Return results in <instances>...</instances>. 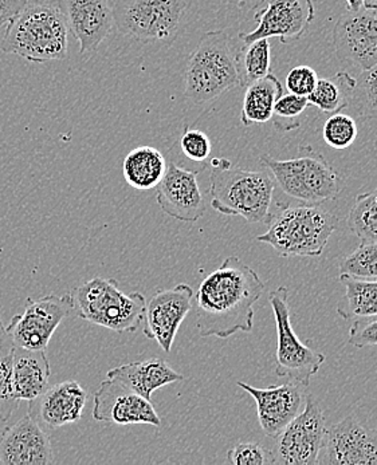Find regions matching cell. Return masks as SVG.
I'll return each instance as SVG.
<instances>
[{
    "label": "cell",
    "instance_id": "cell-3",
    "mask_svg": "<svg viewBox=\"0 0 377 465\" xmlns=\"http://www.w3.org/2000/svg\"><path fill=\"white\" fill-rule=\"evenodd\" d=\"M211 207L226 216H242L249 223H267L275 182L262 171L233 166L227 159L211 160Z\"/></svg>",
    "mask_w": 377,
    "mask_h": 465
},
{
    "label": "cell",
    "instance_id": "cell-18",
    "mask_svg": "<svg viewBox=\"0 0 377 465\" xmlns=\"http://www.w3.org/2000/svg\"><path fill=\"white\" fill-rule=\"evenodd\" d=\"M93 419L116 425H162V419L149 400L111 379L101 382L94 393Z\"/></svg>",
    "mask_w": 377,
    "mask_h": 465
},
{
    "label": "cell",
    "instance_id": "cell-40",
    "mask_svg": "<svg viewBox=\"0 0 377 465\" xmlns=\"http://www.w3.org/2000/svg\"><path fill=\"white\" fill-rule=\"evenodd\" d=\"M14 342L11 340L10 334L3 323L2 317H0V358L8 356L13 351Z\"/></svg>",
    "mask_w": 377,
    "mask_h": 465
},
{
    "label": "cell",
    "instance_id": "cell-9",
    "mask_svg": "<svg viewBox=\"0 0 377 465\" xmlns=\"http://www.w3.org/2000/svg\"><path fill=\"white\" fill-rule=\"evenodd\" d=\"M269 302L277 325V353H275V374L281 379L295 380L309 383L317 374L325 356L301 342L295 334L291 320V302L288 287L280 286L270 292Z\"/></svg>",
    "mask_w": 377,
    "mask_h": 465
},
{
    "label": "cell",
    "instance_id": "cell-29",
    "mask_svg": "<svg viewBox=\"0 0 377 465\" xmlns=\"http://www.w3.org/2000/svg\"><path fill=\"white\" fill-rule=\"evenodd\" d=\"M272 66L269 39H257L252 44L244 45L238 52L239 78L241 86L247 87L250 84L266 77Z\"/></svg>",
    "mask_w": 377,
    "mask_h": 465
},
{
    "label": "cell",
    "instance_id": "cell-34",
    "mask_svg": "<svg viewBox=\"0 0 377 465\" xmlns=\"http://www.w3.org/2000/svg\"><path fill=\"white\" fill-rule=\"evenodd\" d=\"M18 397L14 393L13 386V351L0 358V421H10L14 411L18 410Z\"/></svg>",
    "mask_w": 377,
    "mask_h": 465
},
{
    "label": "cell",
    "instance_id": "cell-2",
    "mask_svg": "<svg viewBox=\"0 0 377 465\" xmlns=\"http://www.w3.org/2000/svg\"><path fill=\"white\" fill-rule=\"evenodd\" d=\"M69 26L57 7L27 5L7 24L0 50L29 62L64 61L69 47Z\"/></svg>",
    "mask_w": 377,
    "mask_h": 465
},
{
    "label": "cell",
    "instance_id": "cell-6",
    "mask_svg": "<svg viewBox=\"0 0 377 465\" xmlns=\"http://www.w3.org/2000/svg\"><path fill=\"white\" fill-rule=\"evenodd\" d=\"M261 164L269 169L275 184L293 200L303 204H322L336 199L344 188V180L312 146L303 145L298 156L277 160L262 154Z\"/></svg>",
    "mask_w": 377,
    "mask_h": 465
},
{
    "label": "cell",
    "instance_id": "cell-10",
    "mask_svg": "<svg viewBox=\"0 0 377 465\" xmlns=\"http://www.w3.org/2000/svg\"><path fill=\"white\" fill-rule=\"evenodd\" d=\"M72 314H74L72 292H66L62 297L46 295L36 301L27 298L25 312L14 315L5 329L14 346L30 351H46L62 321Z\"/></svg>",
    "mask_w": 377,
    "mask_h": 465
},
{
    "label": "cell",
    "instance_id": "cell-28",
    "mask_svg": "<svg viewBox=\"0 0 377 465\" xmlns=\"http://www.w3.org/2000/svg\"><path fill=\"white\" fill-rule=\"evenodd\" d=\"M348 227L360 241L377 243V188L357 194L349 211Z\"/></svg>",
    "mask_w": 377,
    "mask_h": 465
},
{
    "label": "cell",
    "instance_id": "cell-22",
    "mask_svg": "<svg viewBox=\"0 0 377 465\" xmlns=\"http://www.w3.org/2000/svg\"><path fill=\"white\" fill-rule=\"evenodd\" d=\"M106 377L126 386L149 401L157 389L184 380V376L177 373L171 368L170 363L160 358H149L139 362L117 366L111 369Z\"/></svg>",
    "mask_w": 377,
    "mask_h": 465
},
{
    "label": "cell",
    "instance_id": "cell-35",
    "mask_svg": "<svg viewBox=\"0 0 377 465\" xmlns=\"http://www.w3.org/2000/svg\"><path fill=\"white\" fill-rule=\"evenodd\" d=\"M179 149L183 156L196 164H204L210 159L213 143L204 132L185 126L184 134L179 140Z\"/></svg>",
    "mask_w": 377,
    "mask_h": 465
},
{
    "label": "cell",
    "instance_id": "cell-31",
    "mask_svg": "<svg viewBox=\"0 0 377 465\" xmlns=\"http://www.w3.org/2000/svg\"><path fill=\"white\" fill-rule=\"evenodd\" d=\"M309 105L311 104H309L308 97L293 94L289 92L288 94H283L278 98L270 121L281 134L295 131L301 126V114L305 112Z\"/></svg>",
    "mask_w": 377,
    "mask_h": 465
},
{
    "label": "cell",
    "instance_id": "cell-23",
    "mask_svg": "<svg viewBox=\"0 0 377 465\" xmlns=\"http://www.w3.org/2000/svg\"><path fill=\"white\" fill-rule=\"evenodd\" d=\"M49 360L46 351H30V349H13V386L14 393L21 401H31L44 393L50 386Z\"/></svg>",
    "mask_w": 377,
    "mask_h": 465
},
{
    "label": "cell",
    "instance_id": "cell-25",
    "mask_svg": "<svg viewBox=\"0 0 377 465\" xmlns=\"http://www.w3.org/2000/svg\"><path fill=\"white\" fill-rule=\"evenodd\" d=\"M283 94V84L270 73L266 77L250 84L242 105V124L244 126H253L269 123L275 103Z\"/></svg>",
    "mask_w": 377,
    "mask_h": 465
},
{
    "label": "cell",
    "instance_id": "cell-37",
    "mask_svg": "<svg viewBox=\"0 0 377 465\" xmlns=\"http://www.w3.org/2000/svg\"><path fill=\"white\" fill-rule=\"evenodd\" d=\"M319 75L311 66H295L286 77V87L293 94L308 97L316 87Z\"/></svg>",
    "mask_w": 377,
    "mask_h": 465
},
{
    "label": "cell",
    "instance_id": "cell-39",
    "mask_svg": "<svg viewBox=\"0 0 377 465\" xmlns=\"http://www.w3.org/2000/svg\"><path fill=\"white\" fill-rule=\"evenodd\" d=\"M29 0H0V28L18 15Z\"/></svg>",
    "mask_w": 377,
    "mask_h": 465
},
{
    "label": "cell",
    "instance_id": "cell-27",
    "mask_svg": "<svg viewBox=\"0 0 377 465\" xmlns=\"http://www.w3.org/2000/svg\"><path fill=\"white\" fill-rule=\"evenodd\" d=\"M354 78L348 73H337L333 78H319L313 92L308 95L309 104L325 114H334L348 108L351 103Z\"/></svg>",
    "mask_w": 377,
    "mask_h": 465
},
{
    "label": "cell",
    "instance_id": "cell-33",
    "mask_svg": "<svg viewBox=\"0 0 377 465\" xmlns=\"http://www.w3.org/2000/svg\"><path fill=\"white\" fill-rule=\"evenodd\" d=\"M322 138L326 145L337 151L349 148L357 138L356 121L344 113H334L323 124Z\"/></svg>",
    "mask_w": 377,
    "mask_h": 465
},
{
    "label": "cell",
    "instance_id": "cell-36",
    "mask_svg": "<svg viewBox=\"0 0 377 465\" xmlns=\"http://www.w3.org/2000/svg\"><path fill=\"white\" fill-rule=\"evenodd\" d=\"M227 463L233 465H274L272 450L258 442H239L227 452Z\"/></svg>",
    "mask_w": 377,
    "mask_h": 465
},
{
    "label": "cell",
    "instance_id": "cell-24",
    "mask_svg": "<svg viewBox=\"0 0 377 465\" xmlns=\"http://www.w3.org/2000/svg\"><path fill=\"white\" fill-rule=\"evenodd\" d=\"M167 159L154 146H139L126 154L123 163L125 182L134 190H154L167 171Z\"/></svg>",
    "mask_w": 377,
    "mask_h": 465
},
{
    "label": "cell",
    "instance_id": "cell-8",
    "mask_svg": "<svg viewBox=\"0 0 377 465\" xmlns=\"http://www.w3.org/2000/svg\"><path fill=\"white\" fill-rule=\"evenodd\" d=\"M187 0H116L114 26L123 35L149 45H171L184 18Z\"/></svg>",
    "mask_w": 377,
    "mask_h": 465
},
{
    "label": "cell",
    "instance_id": "cell-42",
    "mask_svg": "<svg viewBox=\"0 0 377 465\" xmlns=\"http://www.w3.org/2000/svg\"><path fill=\"white\" fill-rule=\"evenodd\" d=\"M348 11H359L365 8V0H345Z\"/></svg>",
    "mask_w": 377,
    "mask_h": 465
},
{
    "label": "cell",
    "instance_id": "cell-1",
    "mask_svg": "<svg viewBox=\"0 0 377 465\" xmlns=\"http://www.w3.org/2000/svg\"><path fill=\"white\" fill-rule=\"evenodd\" d=\"M264 283L238 256L224 259L222 266L205 276L196 294V328L201 337L222 340L236 332H252L254 306L263 294Z\"/></svg>",
    "mask_w": 377,
    "mask_h": 465
},
{
    "label": "cell",
    "instance_id": "cell-4",
    "mask_svg": "<svg viewBox=\"0 0 377 465\" xmlns=\"http://www.w3.org/2000/svg\"><path fill=\"white\" fill-rule=\"evenodd\" d=\"M339 219L321 204L283 205L267 220V231L257 236L278 255L320 256L337 228Z\"/></svg>",
    "mask_w": 377,
    "mask_h": 465
},
{
    "label": "cell",
    "instance_id": "cell-16",
    "mask_svg": "<svg viewBox=\"0 0 377 465\" xmlns=\"http://www.w3.org/2000/svg\"><path fill=\"white\" fill-rule=\"evenodd\" d=\"M333 46L342 61L367 70L377 64V14L362 8L347 11L333 28Z\"/></svg>",
    "mask_w": 377,
    "mask_h": 465
},
{
    "label": "cell",
    "instance_id": "cell-17",
    "mask_svg": "<svg viewBox=\"0 0 377 465\" xmlns=\"http://www.w3.org/2000/svg\"><path fill=\"white\" fill-rule=\"evenodd\" d=\"M171 160L164 177L157 185V204L171 218L184 223H195L203 218L205 200L199 187L198 174Z\"/></svg>",
    "mask_w": 377,
    "mask_h": 465
},
{
    "label": "cell",
    "instance_id": "cell-14",
    "mask_svg": "<svg viewBox=\"0 0 377 465\" xmlns=\"http://www.w3.org/2000/svg\"><path fill=\"white\" fill-rule=\"evenodd\" d=\"M193 287L180 283L160 290L146 303L143 334L156 341L165 353L173 351L177 331L193 310Z\"/></svg>",
    "mask_w": 377,
    "mask_h": 465
},
{
    "label": "cell",
    "instance_id": "cell-15",
    "mask_svg": "<svg viewBox=\"0 0 377 465\" xmlns=\"http://www.w3.org/2000/svg\"><path fill=\"white\" fill-rule=\"evenodd\" d=\"M313 19L312 0H266V5L255 15L257 28L239 34V39L244 45L263 38H280L286 44L303 36Z\"/></svg>",
    "mask_w": 377,
    "mask_h": 465
},
{
    "label": "cell",
    "instance_id": "cell-11",
    "mask_svg": "<svg viewBox=\"0 0 377 465\" xmlns=\"http://www.w3.org/2000/svg\"><path fill=\"white\" fill-rule=\"evenodd\" d=\"M325 430L323 411L309 393L303 411L275 438L274 464L316 465Z\"/></svg>",
    "mask_w": 377,
    "mask_h": 465
},
{
    "label": "cell",
    "instance_id": "cell-12",
    "mask_svg": "<svg viewBox=\"0 0 377 465\" xmlns=\"http://www.w3.org/2000/svg\"><path fill=\"white\" fill-rule=\"evenodd\" d=\"M322 465H376L377 430L349 416L325 430L317 459Z\"/></svg>",
    "mask_w": 377,
    "mask_h": 465
},
{
    "label": "cell",
    "instance_id": "cell-41",
    "mask_svg": "<svg viewBox=\"0 0 377 465\" xmlns=\"http://www.w3.org/2000/svg\"><path fill=\"white\" fill-rule=\"evenodd\" d=\"M226 2L233 7L241 8V10L252 11L261 7L262 5L266 3V0H226Z\"/></svg>",
    "mask_w": 377,
    "mask_h": 465
},
{
    "label": "cell",
    "instance_id": "cell-7",
    "mask_svg": "<svg viewBox=\"0 0 377 465\" xmlns=\"http://www.w3.org/2000/svg\"><path fill=\"white\" fill-rule=\"evenodd\" d=\"M74 315L116 332H134L144 322L146 301L142 292L118 289L116 279L93 278L72 292Z\"/></svg>",
    "mask_w": 377,
    "mask_h": 465
},
{
    "label": "cell",
    "instance_id": "cell-21",
    "mask_svg": "<svg viewBox=\"0 0 377 465\" xmlns=\"http://www.w3.org/2000/svg\"><path fill=\"white\" fill-rule=\"evenodd\" d=\"M55 461L49 433L29 413L3 430L0 465H50Z\"/></svg>",
    "mask_w": 377,
    "mask_h": 465
},
{
    "label": "cell",
    "instance_id": "cell-13",
    "mask_svg": "<svg viewBox=\"0 0 377 465\" xmlns=\"http://www.w3.org/2000/svg\"><path fill=\"white\" fill-rule=\"evenodd\" d=\"M236 385L255 400L262 430L273 439L277 438L281 430L303 411L309 394V383L295 380L266 389L254 388L242 381Z\"/></svg>",
    "mask_w": 377,
    "mask_h": 465
},
{
    "label": "cell",
    "instance_id": "cell-20",
    "mask_svg": "<svg viewBox=\"0 0 377 465\" xmlns=\"http://www.w3.org/2000/svg\"><path fill=\"white\" fill-rule=\"evenodd\" d=\"M87 393L74 380L49 386L29 401V414L47 433L80 421L85 411Z\"/></svg>",
    "mask_w": 377,
    "mask_h": 465
},
{
    "label": "cell",
    "instance_id": "cell-38",
    "mask_svg": "<svg viewBox=\"0 0 377 465\" xmlns=\"http://www.w3.org/2000/svg\"><path fill=\"white\" fill-rule=\"evenodd\" d=\"M353 325L349 330V345L357 349L377 348V318L372 321H352Z\"/></svg>",
    "mask_w": 377,
    "mask_h": 465
},
{
    "label": "cell",
    "instance_id": "cell-30",
    "mask_svg": "<svg viewBox=\"0 0 377 465\" xmlns=\"http://www.w3.org/2000/svg\"><path fill=\"white\" fill-rule=\"evenodd\" d=\"M349 106L359 117L377 120V64L354 78Z\"/></svg>",
    "mask_w": 377,
    "mask_h": 465
},
{
    "label": "cell",
    "instance_id": "cell-19",
    "mask_svg": "<svg viewBox=\"0 0 377 465\" xmlns=\"http://www.w3.org/2000/svg\"><path fill=\"white\" fill-rule=\"evenodd\" d=\"M70 33L80 44V55L97 52L114 26V5L109 0H58Z\"/></svg>",
    "mask_w": 377,
    "mask_h": 465
},
{
    "label": "cell",
    "instance_id": "cell-43",
    "mask_svg": "<svg viewBox=\"0 0 377 465\" xmlns=\"http://www.w3.org/2000/svg\"><path fill=\"white\" fill-rule=\"evenodd\" d=\"M365 8L377 11V0H365Z\"/></svg>",
    "mask_w": 377,
    "mask_h": 465
},
{
    "label": "cell",
    "instance_id": "cell-32",
    "mask_svg": "<svg viewBox=\"0 0 377 465\" xmlns=\"http://www.w3.org/2000/svg\"><path fill=\"white\" fill-rule=\"evenodd\" d=\"M340 274L359 279H377V243L362 242L340 263Z\"/></svg>",
    "mask_w": 377,
    "mask_h": 465
},
{
    "label": "cell",
    "instance_id": "cell-26",
    "mask_svg": "<svg viewBox=\"0 0 377 465\" xmlns=\"http://www.w3.org/2000/svg\"><path fill=\"white\" fill-rule=\"evenodd\" d=\"M340 282L345 287V307L337 312L342 320L356 321L377 318V279H359L340 274Z\"/></svg>",
    "mask_w": 377,
    "mask_h": 465
},
{
    "label": "cell",
    "instance_id": "cell-5",
    "mask_svg": "<svg viewBox=\"0 0 377 465\" xmlns=\"http://www.w3.org/2000/svg\"><path fill=\"white\" fill-rule=\"evenodd\" d=\"M184 95L196 105L241 86L238 52L226 31H208L188 59Z\"/></svg>",
    "mask_w": 377,
    "mask_h": 465
}]
</instances>
